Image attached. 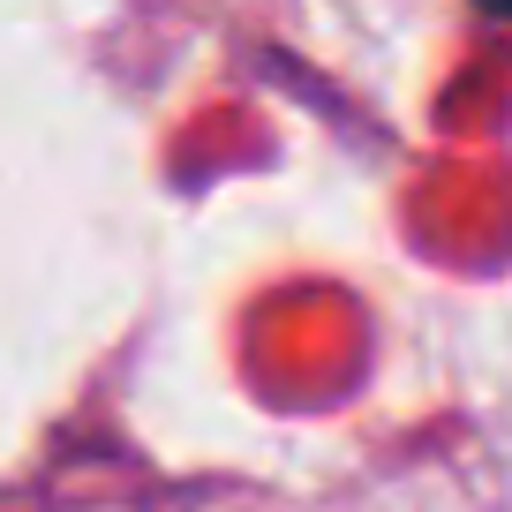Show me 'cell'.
<instances>
[{
  "mask_svg": "<svg viewBox=\"0 0 512 512\" xmlns=\"http://www.w3.org/2000/svg\"><path fill=\"white\" fill-rule=\"evenodd\" d=\"M482 8H490V16H505V23H512V0H482Z\"/></svg>",
  "mask_w": 512,
  "mask_h": 512,
  "instance_id": "obj_1",
  "label": "cell"
}]
</instances>
